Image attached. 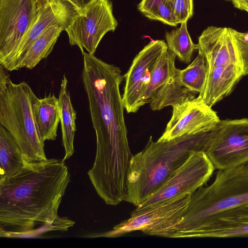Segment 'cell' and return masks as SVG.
Instances as JSON below:
<instances>
[{
	"mask_svg": "<svg viewBox=\"0 0 248 248\" xmlns=\"http://www.w3.org/2000/svg\"><path fill=\"white\" fill-rule=\"evenodd\" d=\"M171 118L159 141L212 131L220 122L217 112L198 97L172 107Z\"/></svg>",
	"mask_w": 248,
	"mask_h": 248,
	"instance_id": "obj_12",
	"label": "cell"
},
{
	"mask_svg": "<svg viewBox=\"0 0 248 248\" xmlns=\"http://www.w3.org/2000/svg\"><path fill=\"white\" fill-rule=\"evenodd\" d=\"M243 76L242 68L232 63L207 68L205 81L198 97L212 107L230 94Z\"/></svg>",
	"mask_w": 248,
	"mask_h": 248,
	"instance_id": "obj_15",
	"label": "cell"
},
{
	"mask_svg": "<svg viewBox=\"0 0 248 248\" xmlns=\"http://www.w3.org/2000/svg\"><path fill=\"white\" fill-rule=\"evenodd\" d=\"M39 13L36 0H0V64L6 70Z\"/></svg>",
	"mask_w": 248,
	"mask_h": 248,
	"instance_id": "obj_7",
	"label": "cell"
},
{
	"mask_svg": "<svg viewBox=\"0 0 248 248\" xmlns=\"http://www.w3.org/2000/svg\"><path fill=\"white\" fill-rule=\"evenodd\" d=\"M82 81L96 140V151L89 174L108 184L126 181L132 155L129 146L120 85V69L88 53L83 54Z\"/></svg>",
	"mask_w": 248,
	"mask_h": 248,
	"instance_id": "obj_2",
	"label": "cell"
},
{
	"mask_svg": "<svg viewBox=\"0 0 248 248\" xmlns=\"http://www.w3.org/2000/svg\"><path fill=\"white\" fill-rule=\"evenodd\" d=\"M67 87L68 80L64 75L58 98L62 144L65 151L63 161L70 158L74 152V140L76 131V112L72 105Z\"/></svg>",
	"mask_w": 248,
	"mask_h": 248,
	"instance_id": "obj_17",
	"label": "cell"
},
{
	"mask_svg": "<svg viewBox=\"0 0 248 248\" xmlns=\"http://www.w3.org/2000/svg\"><path fill=\"white\" fill-rule=\"evenodd\" d=\"M197 45L207 68L232 63L242 69L230 28L208 27L199 36Z\"/></svg>",
	"mask_w": 248,
	"mask_h": 248,
	"instance_id": "obj_13",
	"label": "cell"
},
{
	"mask_svg": "<svg viewBox=\"0 0 248 248\" xmlns=\"http://www.w3.org/2000/svg\"><path fill=\"white\" fill-rule=\"evenodd\" d=\"M167 47L163 40H152L137 54L127 72L124 75L125 85L122 101L128 113H135L144 105V95L153 70Z\"/></svg>",
	"mask_w": 248,
	"mask_h": 248,
	"instance_id": "obj_11",
	"label": "cell"
},
{
	"mask_svg": "<svg viewBox=\"0 0 248 248\" xmlns=\"http://www.w3.org/2000/svg\"><path fill=\"white\" fill-rule=\"evenodd\" d=\"M64 30L61 26H51L43 32L31 45L20 61L18 69H32L44 59L47 58Z\"/></svg>",
	"mask_w": 248,
	"mask_h": 248,
	"instance_id": "obj_19",
	"label": "cell"
},
{
	"mask_svg": "<svg viewBox=\"0 0 248 248\" xmlns=\"http://www.w3.org/2000/svg\"><path fill=\"white\" fill-rule=\"evenodd\" d=\"M226 0V1H231V0Z\"/></svg>",
	"mask_w": 248,
	"mask_h": 248,
	"instance_id": "obj_32",
	"label": "cell"
},
{
	"mask_svg": "<svg viewBox=\"0 0 248 248\" xmlns=\"http://www.w3.org/2000/svg\"><path fill=\"white\" fill-rule=\"evenodd\" d=\"M234 7L248 13V0H231Z\"/></svg>",
	"mask_w": 248,
	"mask_h": 248,
	"instance_id": "obj_30",
	"label": "cell"
},
{
	"mask_svg": "<svg viewBox=\"0 0 248 248\" xmlns=\"http://www.w3.org/2000/svg\"><path fill=\"white\" fill-rule=\"evenodd\" d=\"M177 69L173 76L158 89L151 97L149 103L153 110L182 103L195 97V92L181 85L177 76Z\"/></svg>",
	"mask_w": 248,
	"mask_h": 248,
	"instance_id": "obj_18",
	"label": "cell"
},
{
	"mask_svg": "<svg viewBox=\"0 0 248 248\" xmlns=\"http://www.w3.org/2000/svg\"><path fill=\"white\" fill-rule=\"evenodd\" d=\"M191 237H248V202L216 214L193 231Z\"/></svg>",
	"mask_w": 248,
	"mask_h": 248,
	"instance_id": "obj_14",
	"label": "cell"
},
{
	"mask_svg": "<svg viewBox=\"0 0 248 248\" xmlns=\"http://www.w3.org/2000/svg\"><path fill=\"white\" fill-rule=\"evenodd\" d=\"M215 170L204 151L192 152L187 159L136 209H144L179 196L191 195L208 181Z\"/></svg>",
	"mask_w": 248,
	"mask_h": 248,
	"instance_id": "obj_9",
	"label": "cell"
},
{
	"mask_svg": "<svg viewBox=\"0 0 248 248\" xmlns=\"http://www.w3.org/2000/svg\"><path fill=\"white\" fill-rule=\"evenodd\" d=\"M70 182L62 160L26 163L0 179L1 237L31 234L37 225L46 231H67L74 222L58 211Z\"/></svg>",
	"mask_w": 248,
	"mask_h": 248,
	"instance_id": "obj_1",
	"label": "cell"
},
{
	"mask_svg": "<svg viewBox=\"0 0 248 248\" xmlns=\"http://www.w3.org/2000/svg\"><path fill=\"white\" fill-rule=\"evenodd\" d=\"M173 3L174 0H141L137 7L149 19L176 27L179 24L174 15Z\"/></svg>",
	"mask_w": 248,
	"mask_h": 248,
	"instance_id": "obj_25",
	"label": "cell"
},
{
	"mask_svg": "<svg viewBox=\"0 0 248 248\" xmlns=\"http://www.w3.org/2000/svg\"><path fill=\"white\" fill-rule=\"evenodd\" d=\"M56 25L62 27L55 12L49 3L46 7L40 9L37 20L22 41L8 71L18 70L20 61L33 42L47 29Z\"/></svg>",
	"mask_w": 248,
	"mask_h": 248,
	"instance_id": "obj_20",
	"label": "cell"
},
{
	"mask_svg": "<svg viewBox=\"0 0 248 248\" xmlns=\"http://www.w3.org/2000/svg\"><path fill=\"white\" fill-rule=\"evenodd\" d=\"M117 26L110 0H95L65 31L70 44L77 46L82 55L84 48L94 55L104 36L109 31H114Z\"/></svg>",
	"mask_w": 248,
	"mask_h": 248,
	"instance_id": "obj_10",
	"label": "cell"
},
{
	"mask_svg": "<svg viewBox=\"0 0 248 248\" xmlns=\"http://www.w3.org/2000/svg\"><path fill=\"white\" fill-rule=\"evenodd\" d=\"M211 137L209 131L155 142L151 136L143 149L132 155L124 201L139 206L187 159L192 152H205Z\"/></svg>",
	"mask_w": 248,
	"mask_h": 248,
	"instance_id": "obj_3",
	"label": "cell"
},
{
	"mask_svg": "<svg viewBox=\"0 0 248 248\" xmlns=\"http://www.w3.org/2000/svg\"><path fill=\"white\" fill-rule=\"evenodd\" d=\"M5 70L2 66H0V90L4 89L11 80Z\"/></svg>",
	"mask_w": 248,
	"mask_h": 248,
	"instance_id": "obj_29",
	"label": "cell"
},
{
	"mask_svg": "<svg viewBox=\"0 0 248 248\" xmlns=\"http://www.w3.org/2000/svg\"><path fill=\"white\" fill-rule=\"evenodd\" d=\"M247 202L248 164L218 170L211 185L202 186L191 195L171 238H189L216 214Z\"/></svg>",
	"mask_w": 248,
	"mask_h": 248,
	"instance_id": "obj_4",
	"label": "cell"
},
{
	"mask_svg": "<svg viewBox=\"0 0 248 248\" xmlns=\"http://www.w3.org/2000/svg\"><path fill=\"white\" fill-rule=\"evenodd\" d=\"M230 31L241 64L243 76L248 75V31L240 32L231 28Z\"/></svg>",
	"mask_w": 248,
	"mask_h": 248,
	"instance_id": "obj_27",
	"label": "cell"
},
{
	"mask_svg": "<svg viewBox=\"0 0 248 248\" xmlns=\"http://www.w3.org/2000/svg\"><path fill=\"white\" fill-rule=\"evenodd\" d=\"M204 152L215 170L248 164V118L220 120Z\"/></svg>",
	"mask_w": 248,
	"mask_h": 248,
	"instance_id": "obj_8",
	"label": "cell"
},
{
	"mask_svg": "<svg viewBox=\"0 0 248 248\" xmlns=\"http://www.w3.org/2000/svg\"><path fill=\"white\" fill-rule=\"evenodd\" d=\"M95 0H49L61 25L65 31Z\"/></svg>",
	"mask_w": 248,
	"mask_h": 248,
	"instance_id": "obj_26",
	"label": "cell"
},
{
	"mask_svg": "<svg viewBox=\"0 0 248 248\" xmlns=\"http://www.w3.org/2000/svg\"><path fill=\"white\" fill-rule=\"evenodd\" d=\"M173 11L178 24L187 22L193 15V0H174Z\"/></svg>",
	"mask_w": 248,
	"mask_h": 248,
	"instance_id": "obj_28",
	"label": "cell"
},
{
	"mask_svg": "<svg viewBox=\"0 0 248 248\" xmlns=\"http://www.w3.org/2000/svg\"><path fill=\"white\" fill-rule=\"evenodd\" d=\"M186 23L187 22H182L180 28L166 31L165 37L168 50L173 53L180 61L189 63L194 51L198 48L190 36Z\"/></svg>",
	"mask_w": 248,
	"mask_h": 248,
	"instance_id": "obj_23",
	"label": "cell"
},
{
	"mask_svg": "<svg viewBox=\"0 0 248 248\" xmlns=\"http://www.w3.org/2000/svg\"><path fill=\"white\" fill-rule=\"evenodd\" d=\"M175 55L166 48L161 54L153 70L151 79L143 97L144 105L149 101L155 92L167 83L175 74Z\"/></svg>",
	"mask_w": 248,
	"mask_h": 248,
	"instance_id": "obj_22",
	"label": "cell"
},
{
	"mask_svg": "<svg viewBox=\"0 0 248 248\" xmlns=\"http://www.w3.org/2000/svg\"><path fill=\"white\" fill-rule=\"evenodd\" d=\"M206 74L205 60L199 52L196 58L185 69H177V76L181 85L196 93L202 91Z\"/></svg>",
	"mask_w": 248,
	"mask_h": 248,
	"instance_id": "obj_24",
	"label": "cell"
},
{
	"mask_svg": "<svg viewBox=\"0 0 248 248\" xmlns=\"http://www.w3.org/2000/svg\"><path fill=\"white\" fill-rule=\"evenodd\" d=\"M39 9L46 7L49 3V0H36Z\"/></svg>",
	"mask_w": 248,
	"mask_h": 248,
	"instance_id": "obj_31",
	"label": "cell"
},
{
	"mask_svg": "<svg viewBox=\"0 0 248 248\" xmlns=\"http://www.w3.org/2000/svg\"><path fill=\"white\" fill-rule=\"evenodd\" d=\"M34 113L38 130L44 141L55 140L60 122L59 100L50 93L34 104Z\"/></svg>",
	"mask_w": 248,
	"mask_h": 248,
	"instance_id": "obj_16",
	"label": "cell"
},
{
	"mask_svg": "<svg viewBox=\"0 0 248 248\" xmlns=\"http://www.w3.org/2000/svg\"><path fill=\"white\" fill-rule=\"evenodd\" d=\"M27 163L19 147L6 129L0 126V179L4 178Z\"/></svg>",
	"mask_w": 248,
	"mask_h": 248,
	"instance_id": "obj_21",
	"label": "cell"
},
{
	"mask_svg": "<svg viewBox=\"0 0 248 248\" xmlns=\"http://www.w3.org/2000/svg\"><path fill=\"white\" fill-rule=\"evenodd\" d=\"M38 97L26 82L11 80L0 90V124L13 137L27 163L47 159L34 113Z\"/></svg>",
	"mask_w": 248,
	"mask_h": 248,
	"instance_id": "obj_5",
	"label": "cell"
},
{
	"mask_svg": "<svg viewBox=\"0 0 248 248\" xmlns=\"http://www.w3.org/2000/svg\"><path fill=\"white\" fill-rule=\"evenodd\" d=\"M190 196L191 194L183 195L144 209H135L130 218L101 236L115 237L140 231L150 235L171 238L186 210Z\"/></svg>",
	"mask_w": 248,
	"mask_h": 248,
	"instance_id": "obj_6",
	"label": "cell"
}]
</instances>
